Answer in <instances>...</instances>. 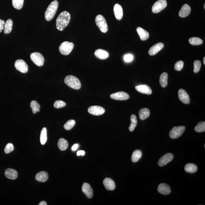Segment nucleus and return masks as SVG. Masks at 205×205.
<instances>
[{"label": "nucleus", "instance_id": "nucleus-11", "mask_svg": "<svg viewBox=\"0 0 205 205\" xmlns=\"http://www.w3.org/2000/svg\"><path fill=\"white\" fill-rule=\"evenodd\" d=\"M88 111L91 114L95 115V116H100L105 113V110L101 106H93L88 108Z\"/></svg>", "mask_w": 205, "mask_h": 205}, {"label": "nucleus", "instance_id": "nucleus-28", "mask_svg": "<svg viewBox=\"0 0 205 205\" xmlns=\"http://www.w3.org/2000/svg\"><path fill=\"white\" fill-rule=\"evenodd\" d=\"M168 74L166 72L163 73L160 76V83L162 87H165L168 85Z\"/></svg>", "mask_w": 205, "mask_h": 205}, {"label": "nucleus", "instance_id": "nucleus-34", "mask_svg": "<svg viewBox=\"0 0 205 205\" xmlns=\"http://www.w3.org/2000/svg\"><path fill=\"white\" fill-rule=\"evenodd\" d=\"M14 8L17 10L21 9L23 7L24 0H12Z\"/></svg>", "mask_w": 205, "mask_h": 205}, {"label": "nucleus", "instance_id": "nucleus-38", "mask_svg": "<svg viewBox=\"0 0 205 205\" xmlns=\"http://www.w3.org/2000/svg\"><path fill=\"white\" fill-rule=\"evenodd\" d=\"M201 65V62L199 60H196L194 62L193 71L195 73H197L200 71Z\"/></svg>", "mask_w": 205, "mask_h": 205}, {"label": "nucleus", "instance_id": "nucleus-7", "mask_svg": "<svg viewBox=\"0 0 205 205\" xmlns=\"http://www.w3.org/2000/svg\"><path fill=\"white\" fill-rule=\"evenodd\" d=\"M30 59L35 64L38 66H42L44 64V59L42 54L39 52L32 53L30 55Z\"/></svg>", "mask_w": 205, "mask_h": 205}, {"label": "nucleus", "instance_id": "nucleus-6", "mask_svg": "<svg viewBox=\"0 0 205 205\" xmlns=\"http://www.w3.org/2000/svg\"><path fill=\"white\" fill-rule=\"evenodd\" d=\"M185 130V126H175L170 132L169 137L172 139L178 138L182 135Z\"/></svg>", "mask_w": 205, "mask_h": 205}, {"label": "nucleus", "instance_id": "nucleus-9", "mask_svg": "<svg viewBox=\"0 0 205 205\" xmlns=\"http://www.w3.org/2000/svg\"><path fill=\"white\" fill-rule=\"evenodd\" d=\"M15 67L18 71L22 73H26L28 70V66L25 61L18 59L16 61Z\"/></svg>", "mask_w": 205, "mask_h": 205}, {"label": "nucleus", "instance_id": "nucleus-45", "mask_svg": "<svg viewBox=\"0 0 205 205\" xmlns=\"http://www.w3.org/2000/svg\"><path fill=\"white\" fill-rule=\"evenodd\" d=\"M78 146H79V145H78V144H75V145H74L72 147V150L73 151H76V150L77 149Z\"/></svg>", "mask_w": 205, "mask_h": 205}, {"label": "nucleus", "instance_id": "nucleus-40", "mask_svg": "<svg viewBox=\"0 0 205 205\" xmlns=\"http://www.w3.org/2000/svg\"><path fill=\"white\" fill-rule=\"evenodd\" d=\"M184 65V62L183 61L180 60L177 62L174 65V68L177 71H180L183 68Z\"/></svg>", "mask_w": 205, "mask_h": 205}, {"label": "nucleus", "instance_id": "nucleus-21", "mask_svg": "<svg viewBox=\"0 0 205 205\" xmlns=\"http://www.w3.org/2000/svg\"><path fill=\"white\" fill-rule=\"evenodd\" d=\"M95 55L97 58L101 60L106 59L109 57V54L107 51L102 49H98L95 52Z\"/></svg>", "mask_w": 205, "mask_h": 205}, {"label": "nucleus", "instance_id": "nucleus-31", "mask_svg": "<svg viewBox=\"0 0 205 205\" xmlns=\"http://www.w3.org/2000/svg\"><path fill=\"white\" fill-rule=\"evenodd\" d=\"M142 156V153L140 150H136L133 153L132 161L133 162H137L140 159Z\"/></svg>", "mask_w": 205, "mask_h": 205}, {"label": "nucleus", "instance_id": "nucleus-18", "mask_svg": "<svg viewBox=\"0 0 205 205\" xmlns=\"http://www.w3.org/2000/svg\"><path fill=\"white\" fill-rule=\"evenodd\" d=\"M82 190L87 198H91L93 196V191L89 184L87 183H84Z\"/></svg>", "mask_w": 205, "mask_h": 205}, {"label": "nucleus", "instance_id": "nucleus-1", "mask_svg": "<svg viewBox=\"0 0 205 205\" xmlns=\"http://www.w3.org/2000/svg\"><path fill=\"white\" fill-rule=\"evenodd\" d=\"M70 15L67 11L61 13L56 20V26L57 29L62 31L69 23Z\"/></svg>", "mask_w": 205, "mask_h": 205}, {"label": "nucleus", "instance_id": "nucleus-46", "mask_svg": "<svg viewBox=\"0 0 205 205\" xmlns=\"http://www.w3.org/2000/svg\"><path fill=\"white\" fill-rule=\"evenodd\" d=\"M39 205H47V203L45 201H41V203H39Z\"/></svg>", "mask_w": 205, "mask_h": 205}, {"label": "nucleus", "instance_id": "nucleus-35", "mask_svg": "<svg viewBox=\"0 0 205 205\" xmlns=\"http://www.w3.org/2000/svg\"><path fill=\"white\" fill-rule=\"evenodd\" d=\"M195 130L197 132H203L205 131V122L204 121L200 122L195 126Z\"/></svg>", "mask_w": 205, "mask_h": 205}, {"label": "nucleus", "instance_id": "nucleus-41", "mask_svg": "<svg viewBox=\"0 0 205 205\" xmlns=\"http://www.w3.org/2000/svg\"><path fill=\"white\" fill-rule=\"evenodd\" d=\"M14 150V146L12 143H9L7 144L4 149L5 153L8 154L11 153Z\"/></svg>", "mask_w": 205, "mask_h": 205}, {"label": "nucleus", "instance_id": "nucleus-37", "mask_svg": "<svg viewBox=\"0 0 205 205\" xmlns=\"http://www.w3.org/2000/svg\"><path fill=\"white\" fill-rule=\"evenodd\" d=\"M76 122L73 120H69L65 123L64 126V128L67 130H70L75 126Z\"/></svg>", "mask_w": 205, "mask_h": 205}, {"label": "nucleus", "instance_id": "nucleus-5", "mask_svg": "<svg viewBox=\"0 0 205 205\" xmlns=\"http://www.w3.org/2000/svg\"><path fill=\"white\" fill-rule=\"evenodd\" d=\"M74 44L73 43L65 41L62 43L59 46V51L64 55H68L72 51Z\"/></svg>", "mask_w": 205, "mask_h": 205}, {"label": "nucleus", "instance_id": "nucleus-29", "mask_svg": "<svg viewBox=\"0 0 205 205\" xmlns=\"http://www.w3.org/2000/svg\"><path fill=\"white\" fill-rule=\"evenodd\" d=\"M59 148L62 151L66 150L68 146V142L64 138L59 139L58 142Z\"/></svg>", "mask_w": 205, "mask_h": 205}, {"label": "nucleus", "instance_id": "nucleus-13", "mask_svg": "<svg viewBox=\"0 0 205 205\" xmlns=\"http://www.w3.org/2000/svg\"><path fill=\"white\" fill-rule=\"evenodd\" d=\"M178 96L179 100L184 103L188 104L190 103L189 96L185 90L182 89L179 90Z\"/></svg>", "mask_w": 205, "mask_h": 205}, {"label": "nucleus", "instance_id": "nucleus-47", "mask_svg": "<svg viewBox=\"0 0 205 205\" xmlns=\"http://www.w3.org/2000/svg\"><path fill=\"white\" fill-rule=\"evenodd\" d=\"M203 63H204V64L205 65V57H204V59H203Z\"/></svg>", "mask_w": 205, "mask_h": 205}, {"label": "nucleus", "instance_id": "nucleus-25", "mask_svg": "<svg viewBox=\"0 0 205 205\" xmlns=\"http://www.w3.org/2000/svg\"><path fill=\"white\" fill-rule=\"evenodd\" d=\"M139 115L141 120H144L146 119L150 116V110L147 108H142L139 110Z\"/></svg>", "mask_w": 205, "mask_h": 205}, {"label": "nucleus", "instance_id": "nucleus-24", "mask_svg": "<svg viewBox=\"0 0 205 205\" xmlns=\"http://www.w3.org/2000/svg\"><path fill=\"white\" fill-rule=\"evenodd\" d=\"M137 30L139 37H140L142 41H146L149 37L148 32L144 29L143 28H141V27L137 28Z\"/></svg>", "mask_w": 205, "mask_h": 205}, {"label": "nucleus", "instance_id": "nucleus-23", "mask_svg": "<svg viewBox=\"0 0 205 205\" xmlns=\"http://www.w3.org/2000/svg\"><path fill=\"white\" fill-rule=\"evenodd\" d=\"M35 178L38 182H46L48 179V175L45 171H41L36 174Z\"/></svg>", "mask_w": 205, "mask_h": 205}, {"label": "nucleus", "instance_id": "nucleus-19", "mask_svg": "<svg viewBox=\"0 0 205 205\" xmlns=\"http://www.w3.org/2000/svg\"><path fill=\"white\" fill-rule=\"evenodd\" d=\"M191 11L190 6L185 4L182 6L180 10L179 11V15L180 17H185L190 15Z\"/></svg>", "mask_w": 205, "mask_h": 205}, {"label": "nucleus", "instance_id": "nucleus-2", "mask_svg": "<svg viewBox=\"0 0 205 205\" xmlns=\"http://www.w3.org/2000/svg\"><path fill=\"white\" fill-rule=\"evenodd\" d=\"M58 7V2L54 1L51 2L45 13V18L47 21H49L53 18L56 13Z\"/></svg>", "mask_w": 205, "mask_h": 205}, {"label": "nucleus", "instance_id": "nucleus-3", "mask_svg": "<svg viewBox=\"0 0 205 205\" xmlns=\"http://www.w3.org/2000/svg\"><path fill=\"white\" fill-rule=\"evenodd\" d=\"M65 84L72 89L78 90L81 87V83L77 78L72 75H68L65 78Z\"/></svg>", "mask_w": 205, "mask_h": 205}, {"label": "nucleus", "instance_id": "nucleus-10", "mask_svg": "<svg viewBox=\"0 0 205 205\" xmlns=\"http://www.w3.org/2000/svg\"><path fill=\"white\" fill-rule=\"evenodd\" d=\"M174 155L172 153H166L160 158L158 162V164L161 167L164 166L172 161Z\"/></svg>", "mask_w": 205, "mask_h": 205}, {"label": "nucleus", "instance_id": "nucleus-32", "mask_svg": "<svg viewBox=\"0 0 205 205\" xmlns=\"http://www.w3.org/2000/svg\"><path fill=\"white\" fill-rule=\"evenodd\" d=\"M47 130L46 128H43L41 131L40 140L42 145H44L47 141Z\"/></svg>", "mask_w": 205, "mask_h": 205}, {"label": "nucleus", "instance_id": "nucleus-26", "mask_svg": "<svg viewBox=\"0 0 205 205\" xmlns=\"http://www.w3.org/2000/svg\"><path fill=\"white\" fill-rule=\"evenodd\" d=\"M185 170L186 172L191 173H193L198 170V167L196 165L192 163H188L185 166Z\"/></svg>", "mask_w": 205, "mask_h": 205}, {"label": "nucleus", "instance_id": "nucleus-27", "mask_svg": "<svg viewBox=\"0 0 205 205\" xmlns=\"http://www.w3.org/2000/svg\"><path fill=\"white\" fill-rule=\"evenodd\" d=\"M13 21L10 19H8L5 23L4 33L8 34L12 31L13 27Z\"/></svg>", "mask_w": 205, "mask_h": 205}, {"label": "nucleus", "instance_id": "nucleus-20", "mask_svg": "<svg viewBox=\"0 0 205 205\" xmlns=\"http://www.w3.org/2000/svg\"><path fill=\"white\" fill-rule=\"evenodd\" d=\"M103 183L105 188L108 190H113L116 188L115 182L111 179L106 178L104 179Z\"/></svg>", "mask_w": 205, "mask_h": 205}, {"label": "nucleus", "instance_id": "nucleus-22", "mask_svg": "<svg viewBox=\"0 0 205 205\" xmlns=\"http://www.w3.org/2000/svg\"><path fill=\"white\" fill-rule=\"evenodd\" d=\"M5 174L7 178L15 180L17 178L18 174L17 171L15 169L11 168H8L6 170Z\"/></svg>", "mask_w": 205, "mask_h": 205}, {"label": "nucleus", "instance_id": "nucleus-33", "mask_svg": "<svg viewBox=\"0 0 205 205\" xmlns=\"http://www.w3.org/2000/svg\"><path fill=\"white\" fill-rule=\"evenodd\" d=\"M30 106L31 107L33 114H36L40 111V105L38 102L35 100H33L30 102Z\"/></svg>", "mask_w": 205, "mask_h": 205}, {"label": "nucleus", "instance_id": "nucleus-48", "mask_svg": "<svg viewBox=\"0 0 205 205\" xmlns=\"http://www.w3.org/2000/svg\"><path fill=\"white\" fill-rule=\"evenodd\" d=\"M204 9H205V4L204 5Z\"/></svg>", "mask_w": 205, "mask_h": 205}, {"label": "nucleus", "instance_id": "nucleus-39", "mask_svg": "<svg viewBox=\"0 0 205 205\" xmlns=\"http://www.w3.org/2000/svg\"><path fill=\"white\" fill-rule=\"evenodd\" d=\"M66 103L61 100L56 101L54 104V108L57 109L63 108L66 106Z\"/></svg>", "mask_w": 205, "mask_h": 205}, {"label": "nucleus", "instance_id": "nucleus-4", "mask_svg": "<svg viewBox=\"0 0 205 205\" xmlns=\"http://www.w3.org/2000/svg\"><path fill=\"white\" fill-rule=\"evenodd\" d=\"M95 23L101 31L106 33L108 31V27L106 20L103 16L98 15L95 17Z\"/></svg>", "mask_w": 205, "mask_h": 205}, {"label": "nucleus", "instance_id": "nucleus-36", "mask_svg": "<svg viewBox=\"0 0 205 205\" xmlns=\"http://www.w3.org/2000/svg\"><path fill=\"white\" fill-rule=\"evenodd\" d=\"M189 42L190 44L193 45H198L201 44L203 43V40L198 37H192L189 40Z\"/></svg>", "mask_w": 205, "mask_h": 205}, {"label": "nucleus", "instance_id": "nucleus-16", "mask_svg": "<svg viewBox=\"0 0 205 205\" xmlns=\"http://www.w3.org/2000/svg\"><path fill=\"white\" fill-rule=\"evenodd\" d=\"M164 45L162 43H159L154 45L150 48L149 54L150 56H153L157 53L164 47Z\"/></svg>", "mask_w": 205, "mask_h": 205}, {"label": "nucleus", "instance_id": "nucleus-8", "mask_svg": "<svg viewBox=\"0 0 205 205\" xmlns=\"http://www.w3.org/2000/svg\"><path fill=\"white\" fill-rule=\"evenodd\" d=\"M167 5L166 0H158L153 4L152 7V11L153 13H158L165 9Z\"/></svg>", "mask_w": 205, "mask_h": 205}, {"label": "nucleus", "instance_id": "nucleus-44", "mask_svg": "<svg viewBox=\"0 0 205 205\" xmlns=\"http://www.w3.org/2000/svg\"><path fill=\"white\" fill-rule=\"evenodd\" d=\"M85 152L84 151V150H79L77 153V155L78 156H80V155L83 156V155H85Z\"/></svg>", "mask_w": 205, "mask_h": 205}, {"label": "nucleus", "instance_id": "nucleus-17", "mask_svg": "<svg viewBox=\"0 0 205 205\" xmlns=\"http://www.w3.org/2000/svg\"><path fill=\"white\" fill-rule=\"evenodd\" d=\"M114 12L117 20H122L123 16V11L122 7L120 4H116L115 5L114 7Z\"/></svg>", "mask_w": 205, "mask_h": 205}, {"label": "nucleus", "instance_id": "nucleus-42", "mask_svg": "<svg viewBox=\"0 0 205 205\" xmlns=\"http://www.w3.org/2000/svg\"><path fill=\"white\" fill-rule=\"evenodd\" d=\"M133 59V56L131 54H127L125 55L124 57V60L125 62H129L132 61Z\"/></svg>", "mask_w": 205, "mask_h": 205}, {"label": "nucleus", "instance_id": "nucleus-30", "mask_svg": "<svg viewBox=\"0 0 205 205\" xmlns=\"http://www.w3.org/2000/svg\"><path fill=\"white\" fill-rule=\"evenodd\" d=\"M131 123L129 127V130L130 132H133L137 126V117L134 114H132L131 116Z\"/></svg>", "mask_w": 205, "mask_h": 205}, {"label": "nucleus", "instance_id": "nucleus-14", "mask_svg": "<svg viewBox=\"0 0 205 205\" xmlns=\"http://www.w3.org/2000/svg\"><path fill=\"white\" fill-rule=\"evenodd\" d=\"M135 89L139 92L147 95H150L153 92L151 88L146 84L139 85L136 86Z\"/></svg>", "mask_w": 205, "mask_h": 205}, {"label": "nucleus", "instance_id": "nucleus-12", "mask_svg": "<svg viewBox=\"0 0 205 205\" xmlns=\"http://www.w3.org/2000/svg\"><path fill=\"white\" fill-rule=\"evenodd\" d=\"M110 97L115 100H126L129 99L130 96L126 92H119L112 94Z\"/></svg>", "mask_w": 205, "mask_h": 205}, {"label": "nucleus", "instance_id": "nucleus-15", "mask_svg": "<svg viewBox=\"0 0 205 205\" xmlns=\"http://www.w3.org/2000/svg\"><path fill=\"white\" fill-rule=\"evenodd\" d=\"M158 191L161 194L168 195L171 192V188L168 184L162 183L158 186Z\"/></svg>", "mask_w": 205, "mask_h": 205}, {"label": "nucleus", "instance_id": "nucleus-43", "mask_svg": "<svg viewBox=\"0 0 205 205\" xmlns=\"http://www.w3.org/2000/svg\"><path fill=\"white\" fill-rule=\"evenodd\" d=\"M5 22L4 21L0 19V33L2 31L3 29H4Z\"/></svg>", "mask_w": 205, "mask_h": 205}]
</instances>
